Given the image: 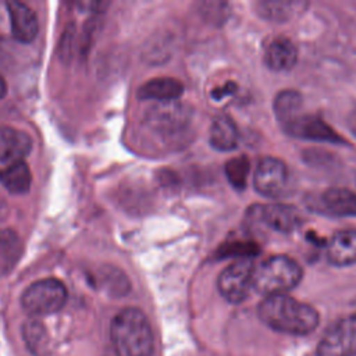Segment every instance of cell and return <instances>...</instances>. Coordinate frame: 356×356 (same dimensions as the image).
I'll list each match as a JSON object with an SVG mask.
<instances>
[{"mask_svg":"<svg viewBox=\"0 0 356 356\" xmlns=\"http://www.w3.org/2000/svg\"><path fill=\"white\" fill-rule=\"evenodd\" d=\"M257 312L266 325L285 334L306 335L318 324L316 309L288 295L267 296Z\"/></svg>","mask_w":356,"mask_h":356,"instance_id":"cell-1","label":"cell"},{"mask_svg":"<svg viewBox=\"0 0 356 356\" xmlns=\"http://www.w3.org/2000/svg\"><path fill=\"white\" fill-rule=\"evenodd\" d=\"M110 338L117 356H152L153 332L147 317L135 307L122 309L110 325Z\"/></svg>","mask_w":356,"mask_h":356,"instance_id":"cell-2","label":"cell"},{"mask_svg":"<svg viewBox=\"0 0 356 356\" xmlns=\"http://www.w3.org/2000/svg\"><path fill=\"white\" fill-rule=\"evenodd\" d=\"M300 266L288 256H273L254 267L253 289L266 296L285 295L302 280Z\"/></svg>","mask_w":356,"mask_h":356,"instance_id":"cell-3","label":"cell"},{"mask_svg":"<svg viewBox=\"0 0 356 356\" xmlns=\"http://www.w3.org/2000/svg\"><path fill=\"white\" fill-rule=\"evenodd\" d=\"M67 300V288L57 278H44L31 284L21 296L24 310L31 316L58 312Z\"/></svg>","mask_w":356,"mask_h":356,"instance_id":"cell-4","label":"cell"},{"mask_svg":"<svg viewBox=\"0 0 356 356\" xmlns=\"http://www.w3.org/2000/svg\"><path fill=\"white\" fill-rule=\"evenodd\" d=\"M254 264L250 259H239L221 271L217 280L220 293L231 303L243 302L253 288Z\"/></svg>","mask_w":356,"mask_h":356,"instance_id":"cell-5","label":"cell"},{"mask_svg":"<svg viewBox=\"0 0 356 356\" xmlns=\"http://www.w3.org/2000/svg\"><path fill=\"white\" fill-rule=\"evenodd\" d=\"M356 355V314L338 320L321 337L317 356Z\"/></svg>","mask_w":356,"mask_h":356,"instance_id":"cell-6","label":"cell"},{"mask_svg":"<svg viewBox=\"0 0 356 356\" xmlns=\"http://www.w3.org/2000/svg\"><path fill=\"white\" fill-rule=\"evenodd\" d=\"M288 168L280 159L264 157L253 175L254 189L267 197H277L282 195L288 184Z\"/></svg>","mask_w":356,"mask_h":356,"instance_id":"cell-7","label":"cell"},{"mask_svg":"<svg viewBox=\"0 0 356 356\" xmlns=\"http://www.w3.org/2000/svg\"><path fill=\"white\" fill-rule=\"evenodd\" d=\"M284 131L295 138L317 140V142H331L342 143L343 139L320 117L312 114H299L291 121L285 122Z\"/></svg>","mask_w":356,"mask_h":356,"instance_id":"cell-8","label":"cell"},{"mask_svg":"<svg viewBox=\"0 0 356 356\" xmlns=\"http://www.w3.org/2000/svg\"><path fill=\"white\" fill-rule=\"evenodd\" d=\"M7 13L13 36L21 43H31L39 31V21L35 11L22 1H7Z\"/></svg>","mask_w":356,"mask_h":356,"instance_id":"cell-9","label":"cell"},{"mask_svg":"<svg viewBox=\"0 0 356 356\" xmlns=\"http://www.w3.org/2000/svg\"><path fill=\"white\" fill-rule=\"evenodd\" d=\"M259 216L264 225L280 234H291L298 229L302 222L299 211L293 206L284 203H271L261 206Z\"/></svg>","mask_w":356,"mask_h":356,"instance_id":"cell-10","label":"cell"},{"mask_svg":"<svg viewBox=\"0 0 356 356\" xmlns=\"http://www.w3.org/2000/svg\"><path fill=\"white\" fill-rule=\"evenodd\" d=\"M189 111L186 107L177 102L159 103L152 110H149L147 121L157 131H168L174 132L188 122Z\"/></svg>","mask_w":356,"mask_h":356,"instance_id":"cell-11","label":"cell"},{"mask_svg":"<svg viewBox=\"0 0 356 356\" xmlns=\"http://www.w3.org/2000/svg\"><path fill=\"white\" fill-rule=\"evenodd\" d=\"M31 149L32 139L28 134L13 127H0V163L22 161Z\"/></svg>","mask_w":356,"mask_h":356,"instance_id":"cell-12","label":"cell"},{"mask_svg":"<svg viewBox=\"0 0 356 356\" xmlns=\"http://www.w3.org/2000/svg\"><path fill=\"white\" fill-rule=\"evenodd\" d=\"M327 257L331 264L345 267L356 263V229L337 231L328 242Z\"/></svg>","mask_w":356,"mask_h":356,"instance_id":"cell-13","label":"cell"},{"mask_svg":"<svg viewBox=\"0 0 356 356\" xmlns=\"http://www.w3.org/2000/svg\"><path fill=\"white\" fill-rule=\"evenodd\" d=\"M184 93V85L175 78H154L145 82L139 90L138 97L142 100H156L159 103L175 102Z\"/></svg>","mask_w":356,"mask_h":356,"instance_id":"cell-14","label":"cell"},{"mask_svg":"<svg viewBox=\"0 0 356 356\" xmlns=\"http://www.w3.org/2000/svg\"><path fill=\"white\" fill-rule=\"evenodd\" d=\"M298 60V49L295 43L284 36L275 38L270 42L264 53V61L273 71H288Z\"/></svg>","mask_w":356,"mask_h":356,"instance_id":"cell-15","label":"cell"},{"mask_svg":"<svg viewBox=\"0 0 356 356\" xmlns=\"http://www.w3.org/2000/svg\"><path fill=\"white\" fill-rule=\"evenodd\" d=\"M323 207L339 217H356V192L345 188H331L321 195Z\"/></svg>","mask_w":356,"mask_h":356,"instance_id":"cell-16","label":"cell"},{"mask_svg":"<svg viewBox=\"0 0 356 356\" xmlns=\"http://www.w3.org/2000/svg\"><path fill=\"white\" fill-rule=\"evenodd\" d=\"M210 143L221 152L234 150L238 145V129L234 120L227 114L217 115L210 127Z\"/></svg>","mask_w":356,"mask_h":356,"instance_id":"cell-17","label":"cell"},{"mask_svg":"<svg viewBox=\"0 0 356 356\" xmlns=\"http://www.w3.org/2000/svg\"><path fill=\"white\" fill-rule=\"evenodd\" d=\"M22 241L10 228L0 229V277L8 274L22 256Z\"/></svg>","mask_w":356,"mask_h":356,"instance_id":"cell-18","label":"cell"},{"mask_svg":"<svg viewBox=\"0 0 356 356\" xmlns=\"http://www.w3.org/2000/svg\"><path fill=\"white\" fill-rule=\"evenodd\" d=\"M0 182L11 193L21 195L29 191L32 184V174L28 164L15 161L0 170Z\"/></svg>","mask_w":356,"mask_h":356,"instance_id":"cell-19","label":"cell"},{"mask_svg":"<svg viewBox=\"0 0 356 356\" xmlns=\"http://www.w3.org/2000/svg\"><path fill=\"white\" fill-rule=\"evenodd\" d=\"M303 107V97L298 90L286 89L280 92L274 99V113L277 120L284 125L300 114Z\"/></svg>","mask_w":356,"mask_h":356,"instance_id":"cell-20","label":"cell"},{"mask_svg":"<svg viewBox=\"0 0 356 356\" xmlns=\"http://www.w3.org/2000/svg\"><path fill=\"white\" fill-rule=\"evenodd\" d=\"M306 7L300 1H259L257 11L261 17L270 21H288L296 15L298 11H302Z\"/></svg>","mask_w":356,"mask_h":356,"instance_id":"cell-21","label":"cell"},{"mask_svg":"<svg viewBox=\"0 0 356 356\" xmlns=\"http://www.w3.org/2000/svg\"><path fill=\"white\" fill-rule=\"evenodd\" d=\"M249 171H250V163L245 156L234 157L225 164L227 179L235 189H239V191L245 189Z\"/></svg>","mask_w":356,"mask_h":356,"instance_id":"cell-22","label":"cell"},{"mask_svg":"<svg viewBox=\"0 0 356 356\" xmlns=\"http://www.w3.org/2000/svg\"><path fill=\"white\" fill-rule=\"evenodd\" d=\"M104 285L107 288V291L113 295H125L129 291V282L125 278L124 274H121L118 270L110 268L104 275Z\"/></svg>","mask_w":356,"mask_h":356,"instance_id":"cell-23","label":"cell"},{"mask_svg":"<svg viewBox=\"0 0 356 356\" xmlns=\"http://www.w3.org/2000/svg\"><path fill=\"white\" fill-rule=\"evenodd\" d=\"M259 252V248L254 243H245V242H235V243H227L224 245L218 254L220 257H232L239 256L241 259H249V256H253Z\"/></svg>","mask_w":356,"mask_h":356,"instance_id":"cell-24","label":"cell"},{"mask_svg":"<svg viewBox=\"0 0 356 356\" xmlns=\"http://www.w3.org/2000/svg\"><path fill=\"white\" fill-rule=\"evenodd\" d=\"M44 337V328L38 320H29L24 325V338L26 345L32 349L36 350L39 343L43 341Z\"/></svg>","mask_w":356,"mask_h":356,"instance_id":"cell-25","label":"cell"},{"mask_svg":"<svg viewBox=\"0 0 356 356\" xmlns=\"http://www.w3.org/2000/svg\"><path fill=\"white\" fill-rule=\"evenodd\" d=\"M231 86H232L231 83H227L224 88H217V89L214 90V93H213V97L218 100V99H221L224 95H228L229 92H232V90H229Z\"/></svg>","mask_w":356,"mask_h":356,"instance_id":"cell-26","label":"cell"},{"mask_svg":"<svg viewBox=\"0 0 356 356\" xmlns=\"http://www.w3.org/2000/svg\"><path fill=\"white\" fill-rule=\"evenodd\" d=\"M348 122H349V128H350L352 134L356 136V108L350 113Z\"/></svg>","mask_w":356,"mask_h":356,"instance_id":"cell-27","label":"cell"},{"mask_svg":"<svg viewBox=\"0 0 356 356\" xmlns=\"http://www.w3.org/2000/svg\"><path fill=\"white\" fill-rule=\"evenodd\" d=\"M6 92H7V85H6V81L0 75V100L4 97Z\"/></svg>","mask_w":356,"mask_h":356,"instance_id":"cell-28","label":"cell"}]
</instances>
